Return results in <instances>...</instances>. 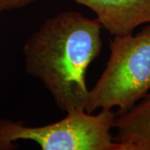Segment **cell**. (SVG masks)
<instances>
[{
  "label": "cell",
  "mask_w": 150,
  "mask_h": 150,
  "mask_svg": "<svg viewBox=\"0 0 150 150\" xmlns=\"http://www.w3.org/2000/svg\"><path fill=\"white\" fill-rule=\"evenodd\" d=\"M102 25L76 11L48 18L23 46L27 72L41 81L63 111L85 110L88 66L102 48Z\"/></svg>",
  "instance_id": "1"
},
{
  "label": "cell",
  "mask_w": 150,
  "mask_h": 150,
  "mask_svg": "<svg viewBox=\"0 0 150 150\" xmlns=\"http://www.w3.org/2000/svg\"><path fill=\"white\" fill-rule=\"evenodd\" d=\"M150 90V23L139 33L113 35L106 68L88 93L86 112H125Z\"/></svg>",
  "instance_id": "2"
},
{
  "label": "cell",
  "mask_w": 150,
  "mask_h": 150,
  "mask_svg": "<svg viewBox=\"0 0 150 150\" xmlns=\"http://www.w3.org/2000/svg\"><path fill=\"white\" fill-rule=\"evenodd\" d=\"M116 116L112 109L98 114L73 109L58 122L37 127L0 118V150L16 149L14 142L20 140L34 142L43 150H129L112 137Z\"/></svg>",
  "instance_id": "3"
},
{
  "label": "cell",
  "mask_w": 150,
  "mask_h": 150,
  "mask_svg": "<svg viewBox=\"0 0 150 150\" xmlns=\"http://www.w3.org/2000/svg\"><path fill=\"white\" fill-rule=\"evenodd\" d=\"M88 7L112 35L132 33L137 27L150 23V0H74Z\"/></svg>",
  "instance_id": "4"
},
{
  "label": "cell",
  "mask_w": 150,
  "mask_h": 150,
  "mask_svg": "<svg viewBox=\"0 0 150 150\" xmlns=\"http://www.w3.org/2000/svg\"><path fill=\"white\" fill-rule=\"evenodd\" d=\"M113 128L114 141L128 146L129 150H150V94L125 112L117 114Z\"/></svg>",
  "instance_id": "5"
},
{
  "label": "cell",
  "mask_w": 150,
  "mask_h": 150,
  "mask_svg": "<svg viewBox=\"0 0 150 150\" xmlns=\"http://www.w3.org/2000/svg\"><path fill=\"white\" fill-rule=\"evenodd\" d=\"M38 0H0V13L4 11L21 8Z\"/></svg>",
  "instance_id": "6"
}]
</instances>
